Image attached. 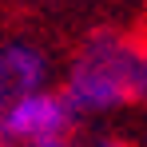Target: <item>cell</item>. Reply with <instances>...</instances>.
I'll return each mask as SVG.
<instances>
[{
    "instance_id": "obj_1",
    "label": "cell",
    "mask_w": 147,
    "mask_h": 147,
    "mask_svg": "<svg viewBox=\"0 0 147 147\" xmlns=\"http://www.w3.org/2000/svg\"><path fill=\"white\" fill-rule=\"evenodd\" d=\"M60 96L76 115H103L115 107L147 103V52L123 36L96 32L64 76Z\"/></svg>"
},
{
    "instance_id": "obj_2",
    "label": "cell",
    "mask_w": 147,
    "mask_h": 147,
    "mask_svg": "<svg viewBox=\"0 0 147 147\" xmlns=\"http://www.w3.org/2000/svg\"><path fill=\"white\" fill-rule=\"evenodd\" d=\"M80 115L60 92H32L20 96L0 115V147H40L52 139H72Z\"/></svg>"
},
{
    "instance_id": "obj_3",
    "label": "cell",
    "mask_w": 147,
    "mask_h": 147,
    "mask_svg": "<svg viewBox=\"0 0 147 147\" xmlns=\"http://www.w3.org/2000/svg\"><path fill=\"white\" fill-rule=\"evenodd\" d=\"M52 76V60L44 48L28 40H8L0 44V115L16 103L20 96L44 92Z\"/></svg>"
},
{
    "instance_id": "obj_4",
    "label": "cell",
    "mask_w": 147,
    "mask_h": 147,
    "mask_svg": "<svg viewBox=\"0 0 147 147\" xmlns=\"http://www.w3.org/2000/svg\"><path fill=\"white\" fill-rule=\"evenodd\" d=\"M40 147H76L72 139H52V143H40Z\"/></svg>"
},
{
    "instance_id": "obj_5",
    "label": "cell",
    "mask_w": 147,
    "mask_h": 147,
    "mask_svg": "<svg viewBox=\"0 0 147 147\" xmlns=\"http://www.w3.org/2000/svg\"><path fill=\"white\" fill-rule=\"evenodd\" d=\"M96 147H123V143H115V139H103V143H96Z\"/></svg>"
}]
</instances>
